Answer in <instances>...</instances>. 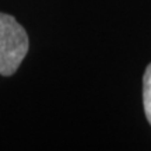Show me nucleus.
<instances>
[{
  "instance_id": "nucleus-1",
  "label": "nucleus",
  "mask_w": 151,
  "mask_h": 151,
  "mask_svg": "<svg viewBox=\"0 0 151 151\" xmlns=\"http://www.w3.org/2000/svg\"><path fill=\"white\" fill-rule=\"evenodd\" d=\"M29 48L25 29L10 14L0 13V74L9 77L17 71Z\"/></svg>"
},
{
  "instance_id": "nucleus-2",
  "label": "nucleus",
  "mask_w": 151,
  "mask_h": 151,
  "mask_svg": "<svg viewBox=\"0 0 151 151\" xmlns=\"http://www.w3.org/2000/svg\"><path fill=\"white\" fill-rule=\"evenodd\" d=\"M143 104L148 123L151 124V63L147 66L143 78Z\"/></svg>"
}]
</instances>
